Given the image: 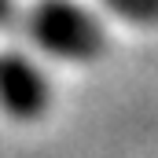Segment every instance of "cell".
Instances as JSON below:
<instances>
[{
	"label": "cell",
	"mask_w": 158,
	"mask_h": 158,
	"mask_svg": "<svg viewBox=\"0 0 158 158\" xmlns=\"http://www.w3.org/2000/svg\"><path fill=\"white\" fill-rule=\"evenodd\" d=\"M33 70L26 66V63H7L4 66V74H0V92H4V99L11 103V107H26L30 103V92H37V85H33Z\"/></svg>",
	"instance_id": "7a4b0ae2"
},
{
	"label": "cell",
	"mask_w": 158,
	"mask_h": 158,
	"mask_svg": "<svg viewBox=\"0 0 158 158\" xmlns=\"http://www.w3.org/2000/svg\"><path fill=\"white\" fill-rule=\"evenodd\" d=\"M33 30H37V37L44 44L59 48V55H77L81 48H85V37H88L85 19L74 15V11H66V7H59V4H52V7L40 11Z\"/></svg>",
	"instance_id": "6da1fadb"
}]
</instances>
